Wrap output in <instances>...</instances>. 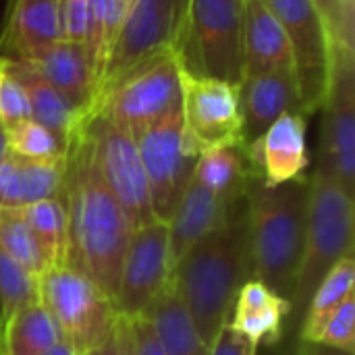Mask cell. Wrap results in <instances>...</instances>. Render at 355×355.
Wrapping results in <instances>:
<instances>
[{"label": "cell", "instance_id": "cell-25", "mask_svg": "<svg viewBox=\"0 0 355 355\" xmlns=\"http://www.w3.org/2000/svg\"><path fill=\"white\" fill-rule=\"evenodd\" d=\"M141 316L152 324L164 355H208V345L202 341L173 279Z\"/></svg>", "mask_w": 355, "mask_h": 355}, {"label": "cell", "instance_id": "cell-20", "mask_svg": "<svg viewBox=\"0 0 355 355\" xmlns=\"http://www.w3.org/2000/svg\"><path fill=\"white\" fill-rule=\"evenodd\" d=\"M293 69V50L283 25L264 0H245L243 75Z\"/></svg>", "mask_w": 355, "mask_h": 355}, {"label": "cell", "instance_id": "cell-10", "mask_svg": "<svg viewBox=\"0 0 355 355\" xmlns=\"http://www.w3.org/2000/svg\"><path fill=\"white\" fill-rule=\"evenodd\" d=\"M181 106V69L173 52L160 54L108 87L89 112L137 131Z\"/></svg>", "mask_w": 355, "mask_h": 355}, {"label": "cell", "instance_id": "cell-37", "mask_svg": "<svg viewBox=\"0 0 355 355\" xmlns=\"http://www.w3.org/2000/svg\"><path fill=\"white\" fill-rule=\"evenodd\" d=\"M256 349L258 347L254 343H250L227 322L210 343L208 355H256Z\"/></svg>", "mask_w": 355, "mask_h": 355}, {"label": "cell", "instance_id": "cell-27", "mask_svg": "<svg viewBox=\"0 0 355 355\" xmlns=\"http://www.w3.org/2000/svg\"><path fill=\"white\" fill-rule=\"evenodd\" d=\"M354 256H345L327 272V277L320 281V285L312 293L308 308H306V314H304V320L300 324L302 343L318 345L322 329L329 322V318L333 316V312L343 304V300L347 295L354 293Z\"/></svg>", "mask_w": 355, "mask_h": 355}, {"label": "cell", "instance_id": "cell-44", "mask_svg": "<svg viewBox=\"0 0 355 355\" xmlns=\"http://www.w3.org/2000/svg\"><path fill=\"white\" fill-rule=\"evenodd\" d=\"M131 4H133V0H131Z\"/></svg>", "mask_w": 355, "mask_h": 355}, {"label": "cell", "instance_id": "cell-17", "mask_svg": "<svg viewBox=\"0 0 355 355\" xmlns=\"http://www.w3.org/2000/svg\"><path fill=\"white\" fill-rule=\"evenodd\" d=\"M245 198L231 202L214 196L212 191L202 187L196 179H189L185 191L181 193L168 218V245H171L173 268L200 239L216 231L233 214V210L241 202H245Z\"/></svg>", "mask_w": 355, "mask_h": 355}, {"label": "cell", "instance_id": "cell-19", "mask_svg": "<svg viewBox=\"0 0 355 355\" xmlns=\"http://www.w3.org/2000/svg\"><path fill=\"white\" fill-rule=\"evenodd\" d=\"M289 314V300L266 287L262 281L250 279L237 293L229 324L256 347L277 345L285 335Z\"/></svg>", "mask_w": 355, "mask_h": 355}, {"label": "cell", "instance_id": "cell-1", "mask_svg": "<svg viewBox=\"0 0 355 355\" xmlns=\"http://www.w3.org/2000/svg\"><path fill=\"white\" fill-rule=\"evenodd\" d=\"M60 200L67 210V262L85 272L114 302L133 227L96 168L83 123L67 141Z\"/></svg>", "mask_w": 355, "mask_h": 355}, {"label": "cell", "instance_id": "cell-43", "mask_svg": "<svg viewBox=\"0 0 355 355\" xmlns=\"http://www.w3.org/2000/svg\"><path fill=\"white\" fill-rule=\"evenodd\" d=\"M295 355H300V352H297V354H295Z\"/></svg>", "mask_w": 355, "mask_h": 355}, {"label": "cell", "instance_id": "cell-12", "mask_svg": "<svg viewBox=\"0 0 355 355\" xmlns=\"http://www.w3.org/2000/svg\"><path fill=\"white\" fill-rule=\"evenodd\" d=\"M354 46L337 44L322 100L324 123L320 164L349 191H355V64Z\"/></svg>", "mask_w": 355, "mask_h": 355}, {"label": "cell", "instance_id": "cell-9", "mask_svg": "<svg viewBox=\"0 0 355 355\" xmlns=\"http://www.w3.org/2000/svg\"><path fill=\"white\" fill-rule=\"evenodd\" d=\"M133 137L146 171L154 216L168 223L198 160L185 137L181 106L139 127L133 131Z\"/></svg>", "mask_w": 355, "mask_h": 355}, {"label": "cell", "instance_id": "cell-30", "mask_svg": "<svg viewBox=\"0 0 355 355\" xmlns=\"http://www.w3.org/2000/svg\"><path fill=\"white\" fill-rule=\"evenodd\" d=\"M6 141L8 152L31 160H56L67 152V141L33 119L6 127Z\"/></svg>", "mask_w": 355, "mask_h": 355}, {"label": "cell", "instance_id": "cell-40", "mask_svg": "<svg viewBox=\"0 0 355 355\" xmlns=\"http://www.w3.org/2000/svg\"><path fill=\"white\" fill-rule=\"evenodd\" d=\"M8 154V141H6V129L0 123V160Z\"/></svg>", "mask_w": 355, "mask_h": 355}, {"label": "cell", "instance_id": "cell-42", "mask_svg": "<svg viewBox=\"0 0 355 355\" xmlns=\"http://www.w3.org/2000/svg\"><path fill=\"white\" fill-rule=\"evenodd\" d=\"M4 62H6V58H2V56H0V69L4 67Z\"/></svg>", "mask_w": 355, "mask_h": 355}, {"label": "cell", "instance_id": "cell-39", "mask_svg": "<svg viewBox=\"0 0 355 355\" xmlns=\"http://www.w3.org/2000/svg\"><path fill=\"white\" fill-rule=\"evenodd\" d=\"M42 355H79V354H77V352H75V349H73L64 339H60L56 345H52L46 354H42Z\"/></svg>", "mask_w": 355, "mask_h": 355}, {"label": "cell", "instance_id": "cell-29", "mask_svg": "<svg viewBox=\"0 0 355 355\" xmlns=\"http://www.w3.org/2000/svg\"><path fill=\"white\" fill-rule=\"evenodd\" d=\"M0 248L35 279L48 268L31 229L17 208H0Z\"/></svg>", "mask_w": 355, "mask_h": 355}, {"label": "cell", "instance_id": "cell-26", "mask_svg": "<svg viewBox=\"0 0 355 355\" xmlns=\"http://www.w3.org/2000/svg\"><path fill=\"white\" fill-rule=\"evenodd\" d=\"M60 339L58 327L40 300L0 322V355H42Z\"/></svg>", "mask_w": 355, "mask_h": 355}, {"label": "cell", "instance_id": "cell-38", "mask_svg": "<svg viewBox=\"0 0 355 355\" xmlns=\"http://www.w3.org/2000/svg\"><path fill=\"white\" fill-rule=\"evenodd\" d=\"M131 322V335H133V347H135V355H164L160 341L152 329V324L144 318H129Z\"/></svg>", "mask_w": 355, "mask_h": 355}, {"label": "cell", "instance_id": "cell-36", "mask_svg": "<svg viewBox=\"0 0 355 355\" xmlns=\"http://www.w3.org/2000/svg\"><path fill=\"white\" fill-rule=\"evenodd\" d=\"M324 17V23L329 27L333 46L347 44L354 46V21L345 15L341 0H314Z\"/></svg>", "mask_w": 355, "mask_h": 355}, {"label": "cell", "instance_id": "cell-41", "mask_svg": "<svg viewBox=\"0 0 355 355\" xmlns=\"http://www.w3.org/2000/svg\"><path fill=\"white\" fill-rule=\"evenodd\" d=\"M341 6H343V10H345V15L354 21V10H355V4L354 0H341Z\"/></svg>", "mask_w": 355, "mask_h": 355}, {"label": "cell", "instance_id": "cell-5", "mask_svg": "<svg viewBox=\"0 0 355 355\" xmlns=\"http://www.w3.org/2000/svg\"><path fill=\"white\" fill-rule=\"evenodd\" d=\"M245 0H189L173 56L187 77L237 85L243 77Z\"/></svg>", "mask_w": 355, "mask_h": 355}, {"label": "cell", "instance_id": "cell-22", "mask_svg": "<svg viewBox=\"0 0 355 355\" xmlns=\"http://www.w3.org/2000/svg\"><path fill=\"white\" fill-rule=\"evenodd\" d=\"M62 185L64 156L56 160H31L8 152L0 160V208H19L60 198Z\"/></svg>", "mask_w": 355, "mask_h": 355}, {"label": "cell", "instance_id": "cell-15", "mask_svg": "<svg viewBox=\"0 0 355 355\" xmlns=\"http://www.w3.org/2000/svg\"><path fill=\"white\" fill-rule=\"evenodd\" d=\"M235 92L241 116L243 146L256 141L283 114H304L300 85L293 69L243 75L235 85Z\"/></svg>", "mask_w": 355, "mask_h": 355}, {"label": "cell", "instance_id": "cell-35", "mask_svg": "<svg viewBox=\"0 0 355 355\" xmlns=\"http://www.w3.org/2000/svg\"><path fill=\"white\" fill-rule=\"evenodd\" d=\"M83 355H135L129 318L119 314L112 329L108 331V335L96 347H92L87 354Z\"/></svg>", "mask_w": 355, "mask_h": 355}, {"label": "cell", "instance_id": "cell-7", "mask_svg": "<svg viewBox=\"0 0 355 355\" xmlns=\"http://www.w3.org/2000/svg\"><path fill=\"white\" fill-rule=\"evenodd\" d=\"M83 129L92 146L96 168L125 210L131 227L137 229L156 220L133 131L100 112H89L83 119Z\"/></svg>", "mask_w": 355, "mask_h": 355}, {"label": "cell", "instance_id": "cell-8", "mask_svg": "<svg viewBox=\"0 0 355 355\" xmlns=\"http://www.w3.org/2000/svg\"><path fill=\"white\" fill-rule=\"evenodd\" d=\"M187 2L189 0H133L98 79L94 102L139 64L173 52Z\"/></svg>", "mask_w": 355, "mask_h": 355}, {"label": "cell", "instance_id": "cell-4", "mask_svg": "<svg viewBox=\"0 0 355 355\" xmlns=\"http://www.w3.org/2000/svg\"><path fill=\"white\" fill-rule=\"evenodd\" d=\"M345 256H354V193L318 164L314 175L308 177L306 245L289 297V324L293 329H300L320 281Z\"/></svg>", "mask_w": 355, "mask_h": 355}, {"label": "cell", "instance_id": "cell-16", "mask_svg": "<svg viewBox=\"0 0 355 355\" xmlns=\"http://www.w3.org/2000/svg\"><path fill=\"white\" fill-rule=\"evenodd\" d=\"M248 158L266 187L306 177L308 146H306V116L297 112L283 114L256 141L245 146Z\"/></svg>", "mask_w": 355, "mask_h": 355}, {"label": "cell", "instance_id": "cell-13", "mask_svg": "<svg viewBox=\"0 0 355 355\" xmlns=\"http://www.w3.org/2000/svg\"><path fill=\"white\" fill-rule=\"evenodd\" d=\"M173 279L168 223L152 220L129 235L121 262L114 306L127 318L141 316Z\"/></svg>", "mask_w": 355, "mask_h": 355}, {"label": "cell", "instance_id": "cell-18", "mask_svg": "<svg viewBox=\"0 0 355 355\" xmlns=\"http://www.w3.org/2000/svg\"><path fill=\"white\" fill-rule=\"evenodd\" d=\"M23 62L33 67L77 110L89 114L96 98V77L81 42L60 37L23 58Z\"/></svg>", "mask_w": 355, "mask_h": 355}, {"label": "cell", "instance_id": "cell-28", "mask_svg": "<svg viewBox=\"0 0 355 355\" xmlns=\"http://www.w3.org/2000/svg\"><path fill=\"white\" fill-rule=\"evenodd\" d=\"M31 229L48 268L67 262V210L60 198L40 200L17 208Z\"/></svg>", "mask_w": 355, "mask_h": 355}, {"label": "cell", "instance_id": "cell-34", "mask_svg": "<svg viewBox=\"0 0 355 355\" xmlns=\"http://www.w3.org/2000/svg\"><path fill=\"white\" fill-rule=\"evenodd\" d=\"M58 15H60L62 40L83 44L87 15H89V0H58Z\"/></svg>", "mask_w": 355, "mask_h": 355}, {"label": "cell", "instance_id": "cell-6", "mask_svg": "<svg viewBox=\"0 0 355 355\" xmlns=\"http://www.w3.org/2000/svg\"><path fill=\"white\" fill-rule=\"evenodd\" d=\"M37 295L60 337L79 355L96 347L119 316L114 302L71 262L46 268L37 279Z\"/></svg>", "mask_w": 355, "mask_h": 355}, {"label": "cell", "instance_id": "cell-24", "mask_svg": "<svg viewBox=\"0 0 355 355\" xmlns=\"http://www.w3.org/2000/svg\"><path fill=\"white\" fill-rule=\"evenodd\" d=\"M191 179L214 196L237 202L248 196L258 175L248 158L245 146L231 144L202 152L196 160Z\"/></svg>", "mask_w": 355, "mask_h": 355}, {"label": "cell", "instance_id": "cell-11", "mask_svg": "<svg viewBox=\"0 0 355 355\" xmlns=\"http://www.w3.org/2000/svg\"><path fill=\"white\" fill-rule=\"evenodd\" d=\"M283 25L293 50L304 114L322 106L331 75L333 40L314 0H264Z\"/></svg>", "mask_w": 355, "mask_h": 355}, {"label": "cell", "instance_id": "cell-32", "mask_svg": "<svg viewBox=\"0 0 355 355\" xmlns=\"http://www.w3.org/2000/svg\"><path fill=\"white\" fill-rule=\"evenodd\" d=\"M355 295H347L343 304L333 312L329 322L322 329V335L318 339V345L337 349L347 355L355 352Z\"/></svg>", "mask_w": 355, "mask_h": 355}, {"label": "cell", "instance_id": "cell-33", "mask_svg": "<svg viewBox=\"0 0 355 355\" xmlns=\"http://www.w3.org/2000/svg\"><path fill=\"white\" fill-rule=\"evenodd\" d=\"M27 119H31L27 94L4 62V67L0 69V123L6 129Z\"/></svg>", "mask_w": 355, "mask_h": 355}, {"label": "cell", "instance_id": "cell-21", "mask_svg": "<svg viewBox=\"0 0 355 355\" xmlns=\"http://www.w3.org/2000/svg\"><path fill=\"white\" fill-rule=\"evenodd\" d=\"M60 37L58 0H12L0 35V56L23 60Z\"/></svg>", "mask_w": 355, "mask_h": 355}, {"label": "cell", "instance_id": "cell-2", "mask_svg": "<svg viewBox=\"0 0 355 355\" xmlns=\"http://www.w3.org/2000/svg\"><path fill=\"white\" fill-rule=\"evenodd\" d=\"M250 279L245 198L216 231L200 239L173 268V285L208 347L229 322L237 293Z\"/></svg>", "mask_w": 355, "mask_h": 355}, {"label": "cell", "instance_id": "cell-23", "mask_svg": "<svg viewBox=\"0 0 355 355\" xmlns=\"http://www.w3.org/2000/svg\"><path fill=\"white\" fill-rule=\"evenodd\" d=\"M6 69L15 75V79L23 85L31 119L44 127H48L52 133H56L62 141H69V137L77 131V127L83 123L87 114L77 110L54 85H50L33 67H29L23 60H6Z\"/></svg>", "mask_w": 355, "mask_h": 355}, {"label": "cell", "instance_id": "cell-3", "mask_svg": "<svg viewBox=\"0 0 355 355\" xmlns=\"http://www.w3.org/2000/svg\"><path fill=\"white\" fill-rule=\"evenodd\" d=\"M308 223V177L266 187L256 179L248 191V239L252 279L291 297Z\"/></svg>", "mask_w": 355, "mask_h": 355}, {"label": "cell", "instance_id": "cell-31", "mask_svg": "<svg viewBox=\"0 0 355 355\" xmlns=\"http://www.w3.org/2000/svg\"><path fill=\"white\" fill-rule=\"evenodd\" d=\"M37 300V279L0 248V322Z\"/></svg>", "mask_w": 355, "mask_h": 355}, {"label": "cell", "instance_id": "cell-14", "mask_svg": "<svg viewBox=\"0 0 355 355\" xmlns=\"http://www.w3.org/2000/svg\"><path fill=\"white\" fill-rule=\"evenodd\" d=\"M181 114L189 148L206 150L241 144V116L235 85L181 73Z\"/></svg>", "mask_w": 355, "mask_h": 355}]
</instances>
